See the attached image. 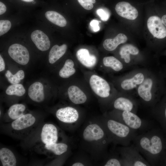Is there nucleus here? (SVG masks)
<instances>
[{
  "label": "nucleus",
  "mask_w": 166,
  "mask_h": 166,
  "mask_svg": "<svg viewBox=\"0 0 166 166\" xmlns=\"http://www.w3.org/2000/svg\"><path fill=\"white\" fill-rule=\"evenodd\" d=\"M146 2L138 0H122L117 2L115 6V11L121 19L122 25L136 39H143L144 5Z\"/></svg>",
  "instance_id": "nucleus-1"
},
{
  "label": "nucleus",
  "mask_w": 166,
  "mask_h": 166,
  "mask_svg": "<svg viewBox=\"0 0 166 166\" xmlns=\"http://www.w3.org/2000/svg\"><path fill=\"white\" fill-rule=\"evenodd\" d=\"M142 34L143 38L152 47L166 38V27L155 8L154 1L145 4Z\"/></svg>",
  "instance_id": "nucleus-2"
},
{
  "label": "nucleus",
  "mask_w": 166,
  "mask_h": 166,
  "mask_svg": "<svg viewBox=\"0 0 166 166\" xmlns=\"http://www.w3.org/2000/svg\"><path fill=\"white\" fill-rule=\"evenodd\" d=\"M133 139L132 144L145 158L150 166L156 165L162 152V140L156 130L151 128Z\"/></svg>",
  "instance_id": "nucleus-3"
},
{
  "label": "nucleus",
  "mask_w": 166,
  "mask_h": 166,
  "mask_svg": "<svg viewBox=\"0 0 166 166\" xmlns=\"http://www.w3.org/2000/svg\"><path fill=\"white\" fill-rule=\"evenodd\" d=\"M103 125L111 142L128 146L137 135V132L109 117H104Z\"/></svg>",
  "instance_id": "nucleus-4"
},
{
  "label": "nucleus",
  "mask_w": 166,
  "mask_h": 166,
  "mask_svg": "<svg viewBox=\"0 0 166 166\" xmlns=\"http://www.w3.org/2000/svg\"><path fill=\"white\" fill-rule=\"evenodd\" d=\"M120 111L118 113L112 114L109 117L136 132H144L152 128L149 121L141 118L135 113L127 111Z\"/></svg>",
  "instance_id": "nucleus-5"
},
{
  "label": "nucleus",
  "mask_w": 166,
  "mask_h": 166,
  "mask_svg": "<svg viewBox=\"0 0 166 166\" xmlns=\"http://www.w3.org/2000/svg\"><path fill=\"white\" fill-rule=\"evenodd\" d=\"M84 141L90 145H97L101 143L107 146L111 142L103 125L91 123L84 129L82 134Z\"/></svg>",
  "instance_id": "nucleus-6"
},
{
  "label": "nucleus",
  "mask_w": 166,
  "mask_h": 166,
  "mask_svg": "<svg viewBox=\"0 0 166 166\" xmlns=\"http://www.w3.org/2000/svg\"><path fill=\"white\" fill-rule=\"evenodd\" d=\"M37 119L34 115L26 113L10 124V129L13 134L19 136H25L33 130Z\"/></svg>",
  "instance_id": "nucleus-7"
},
{
  "label": "nucleus",
  "mask_w": 166,
  "mask_h": 166,
  "mask_svg": "<svg viewBox=\"0 0 166 166\" xmlns=\"http://www.w3.org/2000/svg\"><path fill=\"white\" fill-rule=\"evenodd\" d=\"M117 151L126 166H150L133 145L118 148Z\"/></svg>",
  "instance_id": "nucleus-8"
},
{
  "label": "nucleus",
  "mask_w": 166,
  "mask_h": 166,
  "mask_svg": "<svg viewBox=\"0 0 166 166\" xmlns=\"http://www.w3.org/2000/svg\"><path fill=\"white\" fill-rule=\"evenodd\" d=\"M136 39L133 35L123 26L113 37L106 39L103 42V45L106 50L113 51L121 45L128 42H134Z\"/></svg>",
  "instance_id": "nucleus-9"
},
{
  "label": "nucleus",
  "mask_w": 166,
  "mask_h": 166,
  "mask_svg": "<svg viewBox=\"0 0 166 166\" xmlns=\"http://www.w3.org/2000/svg\"><path fill=\"white\" fill-rule=\"evenodd\" d=\"M62 132L59 128L50 123L44 124L42 128L39 142L37 144H45L52 143L63 142Z\"/></svg>",
  "instance_id": "nucleus-10"
},
{
  "label": "nucleus",
  "mask_w": 166,
  "mask_h": 166,
  "mask_svg": "<svg viewBox=\"0 0 166 166\" xmlns=\"http://www.w3.org/2000/svg\"><path fill=\"white\" fill-rule=\"evenodd\" d=\"M68 147L66 143L61 142L37 144L34 149L37 152L50 156L62 155L67 151Z\"/></svg>",
  "instance_id": "nucleus-11"
},
{
  "label": "nucleus",
  "mask_w": 166,
  "mask_h": 166,
  "mask_svg": "<svg viewBox=\"0 0 166 166\" xmlns=\"http://www.w3.org/2000/svg\"><path fill=\"white\" fill-rule=\"evenodd\" d=\"M89 84L93 91L99 97L106 98L109 96L110 86L102 77L95 74L93 75L90 77Z\"/></svg>",
  "instance_id": "nucleus-12"
},
{
  "label": "nucleus",
  "mask_w": 166,
  "mask_h": 166,
  "mask_svg": "<svg viewBox=\"0 0 166 166\" xmlns=\"http://www.w3.org/2000/svg\"><path fill=\"white\" fill-rule=\"evenodd\" d=\"M8 53L10 57L20 65L27 64L30 59V55L27 49L19 44L15 43L9 48Z\"/></svg>",
  "instance_id": "nucleus-13"
},
{
  "label": "nucleus",
  "mask_w": 166,
  "mask_h": 166,
  "mask_svg": "<svg viewBox=\"0 0 166 166\" xmlns=\"http://www.w3.org/2000/svg\"><path fill=\"white\" fill-rule=\"evenodd\" d=\"M55 116L61 122L67 124L75 123L78 120L79 117L77 110L70 106L58 109L56 112Z\"/></svg>",
  "instance_id": "nucleus-14"
},
{
  "label": "nucleus",
  "mask_w": 166,
  "mask_h": 166,
  "mask_svg": "<svg viewBox=\"0 0 166 166\" xmlns=\"http://www.w3.org/2000/svg\"><path fill=\"white\" fill-rule=\"evenodd\" d=\"M31 38L39 50L45 51L49 49L50 45L49 38L42 31L36 30L33 31L31 34Z\"/></svg>",
  "instance_id": "nucleus-15"
},
{
  "label": "nucleus",
  "mask_w": 166,
  "mask_h": 166,
  "mask_svg": "<svg viewBox=\"0 0 166 166\" xmlns=\"http://www.w3.org/2000/svg\"><path fill=\"white\" fill-rule=\"evenodd\" d=\"M28 95L30 98L35 102L39 103L43 101L45 96L42 84L39 82L32 84L28 88Z\"/></svg>",
  "instance_id": "nucleus-16"
},
{
  "label": "nucleus",
  "mask_w": 166,
  "mask_h": 166,
  "mask_svg": "<svg viewBox=\"0 0 166 166\" xmlns=\"http://www.w3.org/2000/svg\"><path fill=\"white\" fill-rule=\"evenodd\" d=\"M76 56L81 63L87 68L93 67L97 62V59L96 56L90 54L89 50L86 49H79L76 52Z\"/></svg>",
  "instance_id": "nucleus-17"
},
{
  "label": "nucleus",
  "mask_w": 166,
  "mask_h": 166,
  "mask_svg": "<svg viewBox=\"0 0 166 166\" xmlns=\"http://www.w3.org/2000/svg\"><path fill=\"white\" fill-rule=\"evenodd\" d=\"M26 106L22 104H16L11 105L8 110L7 116L4 118L6 122H10L18 119L26 113Z\"/></svg>",
  "instance_id": "nucleus-18"
},
{
  "label": "nucleus",
  "mask_w": 166,
  "mask_h": 166,
  "mask_svg": "<svg viewBox=\"0 0 166 166\" xmlns=\"http://www.w3.org/2000/svg\"><path fill=\"white\" fill-rule=\"evenodd\" d=\"M68 94L70 100L75 104H83L87 100V97L85 93L76 85H71L68 88Z\"/></svg>",
  "instance_id": "nucleus-19"
},
{
  "label": "nucleus",
  "mask_w": 166,
  "mask_h": 166,
  "mask_svg": "<svg viewBox=\"0 0 166 166\" xmlns=\"http://www.w3.org/2000/svg\"><path fill=\"white\" fill-rule=\"evenodd\" d=\"M153 82L150 78H147L143 81L138 88L139 96L145 101L149 102L152 99L151 89Z\"/></svg>",
  "instance_id": "nucleus-20"
},
{
  "label": "nucleus",
  "mask_w": 166,
  "mask_h": 166,
  "mask_svg": "<svg viewBox=\"0 0 166 166\" xmlns=\"http://www.w3.org/2000/svg\"><path fill=\"white\" fill-rule=\"evenodd\" d=\"M0 160L2 166H15L17 161L16 157L13 152L5 147L0 149Z\"/></svg>",
  "instance_id": "nucleus-21"
},
{
  "label": "nucleus",
  "mask_w": 166,
  "mask_h": 166,
  "mask_svg": "<svg viewBox=\"0 0 166 166\" xmlns=\"http://www.w3.org/2000/svg\"><path fill=\"white\" fill-rule=\"evenodd\" d=\"M67 46L65 44L59 46L56 45L51 49L49 53L48 58L50 63L53 64L61 58L65 53Z\"/></svg>",
  "instance_id": "nucleus-22"
},
{
  "label": "nucleus",
  "mask_w": 166,
  "mask_h": 166,
  "mask_svg": "<svg viewBox=\"0 0 166 166\" xmlns=\"http://www.w3.org/2000/svg\"><path fill=\"white\" fill-rule=\"evenodd\" d=\"M134 105L133 102L130 99L123 97L116 99L113 104L114 108L117 110L127 111L133 113Z\"/></svg>",
  "instance_id": "nucleus-23"
},
{
  "label": "nucleus",
  "mask_w": 166,
  "mask_h": 166,
  "mask_svg": "<svg viewBox=\"0 0 166 166\" xmlns=\"http://www.w3.org/2000/svg\"><path fill=\"white\" fill-rule=\"evenodd\" d=\"M144 79V76L143 74L139 73L131 78L124 80L122 81L121 86L124 90H130L136 87L137 85H140Z\"/></svg>",
  "instance_id": "nucleus-24"
},
{
  "label": "nucleus",
  "mask_w": 166,
  "mask_h": 166,
  "mask_svg": "<svg viewBox=\"0 0 166 166\" xmlns=\"http://www.w3.org/2000/svg\"><path fill=\"white\" fill-rule=\"evenodd\" d=\"M45 18L51 23L61 27L65 26L67 21L61 14L54 11H48L45 14Z\"/></svg>",
  "instance_id": "nucleus-25"
},
{
  "label": "nucleus",
  "mask_w": 166,
  "mask_h": 166,
  "mask_svg": "<svg viewBox=\"0 0 166 166\" xmlns=\"http://www.w3.org/2000/svg\"><path fill=\"white\" fill-rule=\"evenodd\" d=\"M74 63L72 60L70 59H67L59 72L60 77L66 78L73 75L76 72V69L74 67Z\"/></svg>",
  "instance_id": "nucleus-26"
},
{
  "label": "nucleus",
  "mask_w": 166,
  "mask_h": 166,
  "mask_svg": "<svg viewBox=\"0 0 166 166\" xmlns=\"http://www.w3.org/2000/svg\"><path fill=\"white\" fill-rule=\"evenodd\" d=\"M103 62L105 66L110 67L116 71H120L123 68V65L120 61L113 56L105 57Z\"/></svg>",
  "instance_id": "nucleus-27"
},
{
  "label": "nucleus",
  "mask_w": 166,
  "mask_h": 166,
  "mask_svg": "<svg viewBox=\"0 0 166 166\" xmlns=\"http://www.w3.org/2000/svg\"><path fill=\"white\" fill-rule=\"evenodd\" d=\"M26 92L25 89L21 84H12L9 86L6 91V93L9 95H15L21 97L24 95Z\"/></svg>",
  "instance_id": "nucleus-28"
},
{
  "label": "nucleus",
  "mask_w": 166,
  "mask_h": 166,
  "mask_svg": "<svg viewBox=\"0 0 166 166\" xmlns=\"http://www.w3.org/2000/svg\"><path fill=\"white\" fill-rule=\"evenodd\" d=\"M5 76L9 82L11 84H14L19 83L21 81L24 79L25 74L23 70H20L13 75L10 70H8L6 71Z\"/></svg>",
  "instance_id": "nucleus-29"
},
{
  "label": "nucleus",
  "mask_w": 166,
  "mask_h": 166,
  "mask_svg": "<svg viewBox=\"0 0 166 166\" xmlns=\"http://www.w3.org/2000/svg\"><path fill=\"white\" fill-rule=\"evenodd\" d=\"M105 166H125V163L121 157L118 156H112L108 159L104 164Z\"/></svg>",
  "instance_id": "nucleus-30"
},
{
  "label": "nucleus",
  "mask_w": 166,
  "mask_h": 166,
  "mask_svg": "<svg viewBox=\"0 0 166 166\" xmlns=\"http://www.w3.org/2000/svg\"><path fill=\"white\" fill-rule=\"evenodd\" d=\"M96 12L101 19L103 21H107L111 14L110 10L107 8L99 9L97 10Z\"/></svg>",
  "instance_id": "nucleus-31"
},
{
  "label": "nucleus",
  "mask_w": 166,
  "mask_h": 166,
  "mask_svg": "<svg viewBox=\"0 0 166 166\" xmlns=\"http://www.w3.org/2000/svg\"><path fill=\"white\" fill-rule=\"evenodd\" d=\"M11 24L10 22L7 20L0 21V36L7 33L10 29Z\"/></svg>",
  "instance_id": "nucleus-32"
},
{
  "label": "nucleus",
  "mask_w": 166,
  "mask_h": 166,
  "mask_svg": "<svg viewBox=\"0 0 166 166\" xmlns=\"http://www.w3.org/2000/svg\"><path fill=\"white\" fill-rule=\"evenodd\" d=\"M77 1L83 7L87 10L92 9L93 7V4L96 2L95 0H77Z\"/></svg>",
  "instance_id": "nucleus-33"
},
{
  "label": "nucleus",
  "mask_w": 166,
  "mask_h": 166,
  "mask_svg": "<svg viewBox=\"0 0 166 166\" xmlns=\"http://www.w3.org/2000/svg\"><path fill=\"white\" fill-rule=\"evenodd\" d=\"M90 25L94 32H96L100 30L99 22L97 20L95 19L92 20L90 23Z\"/></svg>",
  "instance_id": "nucleus-34"
},
{
  "label": "nucleus",
  "mask_w": 166,
  "mask_h": 166,
  "mask_svg": "<svg viewBox=\"0 0 166 166\" xmlns=\"http://www.w3.org/2000/svg\"><path fill=\"white\" fill-rule=\"evenodd\" d=\"M6 8L5 5L1 2H0V14H4L6 11Z\"/></svg>",
  "instance_id": "nucleus-35"
},
{
  "label": "nucleus",
  "mask_w": 166,
  "mask_h": 166,
  "mask_svg": "<svg viewBox=\"0 0 166 166\" xmlns=\"http://www.w3.org/2000/svg\"><path fill=\"white\" fill-rule=\"evenodd\" d=\"M5 69V64L1 55H0V71L1 72Z\"/></svg>",
  "instance_id": "nucleus-36"
},
{
  "label": "nucleus",
  "mask_w": 166,
  "mask_h": 166,
  "mask_svg": "<svg viewBox=\"0 0 166 166\" xmlns=\"http://www.w3.org/2000/svg\"><path fill=\"white\" fill-rule=\"evenodd\" d=\"M164 14L161 15L158 14L161 19L162 23L166 27V14Z\"/></svg>",
  "instance_id": "nucleus-37"
},
{
  "label": "nucleus",
  "mask_w": 166,
  "mask_h": 166,
  "mask_svg": "<svg viewBox=\"0 0 166 166\" xmlns=\"http://www.w3.org/2000/svg\"><path fill=\"white\" fill-rule=\"evenodd\" d=\"M71 165L73 166H84L85 165L82 162H77L74 163Z\"/></svg>",
  "instance_id": "nucleus-38"
},
{
  "label": "nucleus",
  "mask_w": 166,
  "mask_h": 166,
  "mask_svg": "<svg viewBox=\"0 0 166 166\" xmlns=\"http://www.w3.org/2000/svg\"><path fill=\"white\" fill-rule=\"evenodd\" d=\"M22 1L26 2H33L34 0H22Z\"/></svg>",
  "instance_id": "nucleus-39"
},
{
  "label": "nucleus",
  "mask_w": 166,
  "mask_h": 166,
  "mask_svg": "<svg viewBox=\"0 0 166 166\" xmlns=\"http://www.w3.org/2000/svg\"><path fill=\"white\" fill-rule=\"evenodd\" d=\"M140 1L143 2H147L149 1H154V0H139Z\"/></svg>",
  "instance_id": "nucleus-40"
},
{
  "label": "nucleus",
  "mask_w": 166,
  "mask_h": 166,
  "mask_svg": "<svg viewBox=\"0 0 166 166\" xmlns=\"http://www.w3.org/2000/svg\"><path fill=\"white\" fill-rule=\"evenodd\" d=\"M164 118L166 120V108L165 109V111H164Z\"/></svg>",
  "instance_id": "nucleus-41"
}]
</instances>
